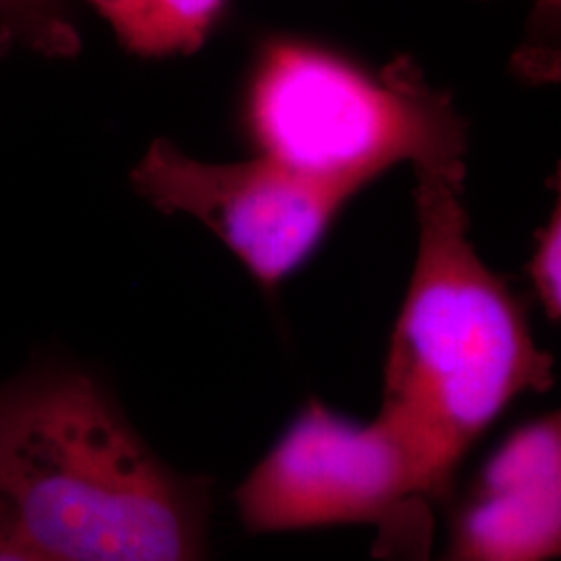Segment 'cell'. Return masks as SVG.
Listing matches in <instances>:
<instances>
[{
	"label": "cell",
	"mask_w": 561,
	"mask_h": 561,
	"mask_svg": "<svg viewBox=\"0 0 561 561\" xmlns=\"http://www.w3.org/2000/svg\"><path fill=\"white\" fill-rule=\"evenodd\" d=\"M250 125L264 157L350 194L401 161L466 175L463 121L405 59L377 81L312 46L275 42L254 76Z\"/></svg>",
	"instance_id": "3957f363"
},
{
	"label": "cell",
	"mask_w": 561,
	"mask_h": 561,
	"mask_svg": "<svg viewBox=\"0 0 561 561\" xmlns=\"http://www.w3.org/2000/svg\"><path fill=\"white\" fill-rule=\"evenodd\" d=\"M560 259L561 210L558 202L547 227L539 233V241L530 262V277L542 308L551 321H558L561 314Z\"/></svg>",
	"instance_id": "9c48e42d"
},
{
	"label": "cell",
	"mask_w": 561,
	"mask_h": 561,
	"mask_svg": "<svg viewBox=\"0 0 561 561\" xmlns=\"http://www.w3.org/2000/svg\"><path fill=\"white\" fill-rule=\"evenodd\" d=\"M435 486L414 447L389 422L350 421L308 401L233 493L243 528L277 535L400 520Z\"/></svg>",
	"instance_id": "277c9868"
},
{
	"label": "cell",
	"mask_w": 561,
	"mask_h": 561,
	"mask_svg": "<svg viewBox=\"0 0 561 561\" xmlns=\"http://www.w3.org/2000/svg\"><path fill=\"white\" fill-rule=\"evenodd\" d=\"M416 175L419 254L387 350L379 416L414 447L443 502L505 408L556 377L524 306L468 238L463 181Z\"/></svg>",
	"instance_id": "7a4b0ae2"
},
{
	"label": "cell",
	"mask_w": 561,
	"mask_h": 561,
	"mask_svg": "<svg viewBox=\"0 0 561 561\" xmlns=\"http://www.w3.org/2000/svg\"><path fill=\"white\" fill-rule=\"evenodd\" d=\"M561 551V419L518 426L482 463L431 561H553Z\"/></svg>",
	"instance_id": "8992f818"
},
{
	"label": "cell",
	"mask_w": 561,
	"mask_h": 561,
	"mask_svg": "<svg viewBox=\"0 0 561 561\" xmlns=\"http://www.w3.org/2000/svg\"><path fill=\"white\" fill-rule=\"evenodd\" d=\"M210 489L141 439L92 375L0 382V535L48 561H208Z\"/></svg>",
	"instance_id": "6da1fadb"
},
{
	"label": "cell",
	"mask_w": 561,
	"mask_h": 561,
	"mask_svg": "<svg viewBox=\"0 0 561 561\" xmlns=\"http://www.w3.org/2000/svg\"><path fill=\"white\" fill-rule=\"evenodd\" d=\"M561 0H535L533 41L522 48L520 67L535 78L558 73L560 53L553 50V27L560 25Z\"/></svg>",
	"instance_id": "30bf717a"
},
{
	"label": "cell",
	"mask_w": 561,
	"mask_h": 561,
	"mask_svg": "<svg viewBox=\"0 0 561 561\" xmlns=\"http://www.w3.org/2000/svg\"><path fill=\"white\" fill-rule=\"evenodd\" d=\"M0 561H48L38 553L21 547L20 542L0 535Z\"/></svg>",
	"instance_id": "7c38bea8"
},
{
	"label": "cell",
	"mask_w": 561,
	"mask_h": 561,
	"mask_svg": "<svg viewBox=\"0 0 561 561\" xmlns=\"http://www.w3.org/2000/svg\"><path fill=\"white\" fill-rule=\"evenodd\" d=\"M134 183L157 208L204 222L264 287L277 285L312 252L354 196L264 154L202 162L162 140L138 162Z\"/></svg>",
	"instance_id": "5b68a950"
},
{
	"label": "cell",
	"mask_w": 561,
	"mask_h": 561,
	"mask_svg": "<svg viewBox=\"0 0 561 561\" xmlns=\"http://www.w3.org/2000/svg\"><path fill=\"white\" fill-rule=\"evenodd\" d=\"M385 561H431L433 560V528H421L408 537L381 547Z\"/></svg>",
	"instance_id": "8fae6325"
},
{
	"label": "cell",
	"mask_w": 561,
	"mask_h": 561,
	"mask_svg": "<svg viewBox=\"0 0 561 561\" xmlns=\"http://www.w3.org/2000/svg\"><path fill=\"white\" fill-rule=\"evenodd\" d=\"M99 11L123 46L141 57L198 50L225 0H85Z\"/></svg>",
	"instance_id": "52a82bcc"
},
{
	"label": "cell",
	"mask_w": 561,
	"mask_h": 561,
	"mask_svg": "<svg viewBox=\"0 0 561 561\" xmlns=\"http://www.w3.org/2000/svg\"><path fill=\"white\" fill-rule=\"evenodd\" d=\"M13 46L44 57H69L80 36L62 0H0V50Z\"/></svg>",
	"instance_id": "ba28073f"
}]
</instances>
